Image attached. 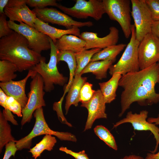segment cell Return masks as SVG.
<instances>
[{"instance_id": "obj_6", "label": "cell", "mask_w": 159, "mask_h": 159, "mask_svg": "<svg viewBox=\"0 0 159 159\" xmlns=\"http://www.w3.org/2000/svg\"><path fill=\"white\" fill-rule=\"evenodd\" d=\"M105 13L112 20L117 21L124 35L128 38L131 35V0H103Z\"/></svg>"}, {"instance_id": "obj_10", "label": "cell", "mask_w": 159, "mask_h": 159, "mask_svg": "<svg viewBox=\"0 0 159 159\" xmlns=\"http://www.w3.org/2000/svg\"><path fill=\"white\" fill-rule=\"evenodd\" d=\"M131 15L134 22L137 39L140 42L151 32L153 22L145 0H131Z\"/></svg>"}, {"instance_id": "obj_13", "label": "cell", "mask_w": 159, "mask_h": 159, "mask_svg": "<svg viewBox=\"0 0 159 159\" xmlns=\"http://www.w3.org/2000/svg\"><path fill=\"white\" fill-rule=\"evenodd\" d=\"M148 112L146 110H142L139 113H133L128 112L125 117L117 122L113 126L116 128L119 125L126 123H130L134 130L139 131L149 130L153 135L156 141L154 150L150 151L155 153L157 151L159 145V128L154 123H150L146 120Z\"/></svg>"}, {"instance_id": "obj_32", "label": "cell", "mask_w": 159, "mask_h": 159, "mask_svg": "<svg viewBox=\"0 0 159 159\" xmlns=\"http://www.w3.org/2000/svg\"><path fill=\"white\" fill-rule=\"evenodd\" d=\"M7 108L18 117H22V108L19 103L13 97L7 96L6 100Z\"/></svg>"}, {"instance_id": "obj_8", "label": "cell", "mask_w": 159, "mask_h": 159, "mask_svg": "<svg viewBox=\"0 0 159 159\" xmlns=\"http://www.w3.org/2000/svg\"><path fill=\"white\" fill-rule=\"evenodd\" d=\"M75 2L71 7H67L60 4L57 7L65 14L79 19H86L90 17L99 21L105 14L102 0H77Z\"/></svg>"}, {"instance_id": "obj_30", "label": "cell", "mask_w": 159, "mask_h": 159, "mask_svg": "<svg viewBox=\"0 0 159 159\" xmlns=\"http://www.w3.org/2000/svg\"><path fill=\"white\" fill-rule=\"evenodd\" d=\"M92 85L86 82L82 87L80 93L79 100L82 103L86 102L92 97L95 90L92 89Z\"/></svg>"}, {"instance_id": "obj_14", "label": "cell", "mask_w": 159, "mask_h": 159, "mask_svg": "<svg viewBox=\"0 0 159 159\" xmlns=\"http://www.w3.org/2000/svg\"><path fill=\"white\" fill-rule=\"evenodd\" d=\"M26 0H9L4 12L10 21L22 22L35 28L34 21L37 17L32 10L27 6Z\"/></svg>"}, {"instance_id": "obj_19", "label": "cell", "mask_w": 159, "mask_h": 159, "mask_svg": "<svg viewBox=\"0 0 159 159\" xmlns=\"http://www.w3.org/2000/svg\"><path fill=\"white\" fill-rule=\"evenodd\" d=\"M87 79V77H82L80 74L75 75L66 97L65 105L66 115L67 114L72 105L76 107L78 106L80 102L79 98L81 90L86 82Z\"/></svg>"}, {"instance_id": "obj_26", "label": "cell", "mask_w": 159, "mask_h": 159, "mask_svg": "<svg viewBox=\"0 0 159 159\" xmlns=\"http://www.w3.org/2000/svg\"><path fill=\"white\" fill-rule=\"evenodd\" d=\"M101 50V49L95 48L90 49L84 50L78 53H75L77 63L75 75L80 74L82 70L90 62L93 55Z\"/></svg>"}, {"instance_id": "obj_22", "label": "cell", "mask_w": 159, "mask_h": 159, "mask_svg": "<svg viewBox=\"0 0 159 159\" xmlns=\"http://www.w3.org/2000/svg\"><path fill=\"white\" fill-rule=\"evenodd\" d=\"M114 62L108 60L90 62L82 70L80 74L92 73L95 75L97 79L101 80L107 77V71Z\"/></svg>"}, {"instance_id": "obj_29", "label": "cell", "mask_w": 159, "mask_h": 159, "mask_svg": "<svg viewBox=\"0 0 159 159\" xmlns=\"http://www.w3.org/2000/svg\"><path fill=\"white\" fill-rule=\"evenodd\" d=\"M95 134L108 146L115 150H117V146L115 138L109 130L102 125H98L94 129Z\"/></svg>"}, {"instance_id": "obj_44", "label": "cell", "mask_w": 159, "mask_h": 159, "mask_svg": "<svg viewBox=\"0 0 159 159\" xmlns=\"http://www.w3.org/2000/svg\"><path fill=\"white\" fill-rule=\"evenodd\" d=\"M35 159V158H34V159Z\"/></svg>"}, {"instance_id": "obj_11", "label": "cell", "mask_w": 159, "mask_h": 159, "mask_svg": "<svg viewBox=\"0 0 159 159\" xmlns=\"http://www.w3.org/2000/svg\"><path fill=\"white\" fill-rule=\"evenodd\" d=\"M32 10L37 18L42 21L63 26L67 29H71L74 26L79 28L93 25V23L90 21L82 22L74 20L68 15L52 7L34 8Z\"/></svg>"}, {"instance_id": "obj_37", "label": "cell", "mask_w": 159, "mask_h": 159, "mask_svg": "<svg viewBox=\"0 0 159 159\" xmlns=\"http://www.w3.org/2000/svg\"><path fill=\"white\" fill-rule=\"evenodd\" d=\"M59 150L71 155L75 159H90L84 150L78 152H76L67 149L66 147H60L59 148Z\"/></svg>"}, {"instance_id": "obj_36", "label": "cell", "mask_w": 159, "mask_h": 159, "mask_svg": "<svg viewBox=\"0 0 159 159\" xmlns=\"http://www.w3.org/2000/svg\"><path fill=\"white\" fill-rule=\"evenodd\" d=\"M5 146V150L3 159H9L11 156H14L16 151L18 150L15 141H11Z\"/></svg>"}, {"instance_id": "obj_33", "label": "cell", "mask_w": 159, "mask_h": 159, "mask_svg": "<svg viewBox=\"0 0 159 159\" xmlns=\"http://www.w3.org/2000/svg\"><path fill=\"white\" fill-rule=\"evenodd\" d=\"M26 4L31 7L43 9L48 6L57 7L59 4L55 0H26Z\"/></svg>"}, {"instance_id": "obj_27", "label": "cell", "mask_w": 159, "mask_h": 159, "mask_svg": "<svg viewBox=\"0 0 159 159\" xmlns=\"http://www.w3.org/2000/svg\"><path fill=\"white\" fill-rule=\"evenodd\" d=\"M3 112L0 111V152L3 147L9 142L15 141L12 135L11 126L7 122Z\"/></svg>"}, {"instance_id": "obj_24", "label": "cell", "mask_w": 159, "mask_h": 159, "mask_svg": "<svg viewBox=\"0 0 159 159\" xmlns=\"http://www.w3.org/2000/svg\"><path fill=\"white\" fill-rule=\"evenodd\" d=\"M127 45L124 43L109 46L95 54L90 62L99 60H111L115 62L117 56L126 47Z\"/></svg>"}, {"instance_id": "obj_40", "label": "cell", "mask_w": 159, "mask_h": 159, "mask_svg": "<svg viewBox=\"0 0 159 159\" xmlns=\"http://www.w3.org/2000/svg\"><path fill=\"white\" fill-rule=\"evenodd\" d=\"M9 0H0V14L4 13V10Z\"/></svg>"}, {"instance_id": "obj_20", "label": "cell", "mask_w": 159, "mask_h": 159, "mask_svg": "<svg viewBox=\"0 0 159 159\" xmlns=\"http://www.w3.org/2000/svg\"><path fill=\"white\" fill-rule=\"evenodd\" d=\"M86 44L85 40L77 36L67 34L57 39L55 44L59 51L77 53L85 50Z\"/></svg>"}, {"instance_id": "obj_31", "label": "cell", "mask_w": 159, "mask_h": 159, "mask_svg": "<svg viewBox=\"0 0 159 159\" xmlns=\"http://www.w3.org/2000/svg\"><path fill=\"white\" fill-rule=\"evenodd\" d=\"M7 96L1 88H0V105L4 108L3 110V113L5 118L8 121H10L13 125H18L17 121L14 119V116L12 114L11 111L7 107L6 100Z\"/></svg>"}, {"instance_id": "obj_17", "label": "cell", "mask_w": 159, "mask_h": 159, "mask_svg": "<svg viewBox=\"0 0 159 159\" xmlns=\"http://www.w3.org/2000/svg\"><path fill=\"white\" fill-rule=\"evenodd\" d=\"M36 73L30 69L23 79L17 81L12 80L6 82H0L1 88L7 96L12 97L18 101L23 109L26 105L28 100V97L25 93L26 82L29 77Z\"/></svg>"}, {"instance_id": "obj_42", "label": "cell", "mask_w": 159, "mask_h": 159, "mask_svg": "<svg viewBox=\"0 0 159 159\" xmlns=\"http://www.w3.org/2000/svg\"><path fill=\"white\" fill-rule=\"evenodd\" d=\"M147 121L150 123H154L155 125H159V114L156 117H150L147 119Z\"/></svg>"}, {"instance_id": "obj_35", "label": "cell", "mask_w": 159, "mask_h": 159, "mask_svg": "<svg viewBox=\"0 0 159 159\" xmlns=\"http://www.w3.org/2000/svg\"><path fill=\"white\" fill-rule=\"evenodd\" d=\"M153 21H159V0H145Z\"/></svg>"}, {"instance_id": "obj_9", "label": "cell", "mask_w": 159, "mask_h": 159, "mask_svg": "<svg viewBox=\"0 0 159 159\" xmlns=\"http://www.w3.org/2000/svg\"><path fill=\"white\" fill-rule=\"evenodd\" d=\"M9 27L23 36L28 40L29 48L39 54L51 49L49 37L27 24L21 22L19 24L8 21Z\"/></svg>"}, {"instance_id": "obj_21", "label": "cell", "mask_w": 159, "mask_h": 159, "mask_svg": "<svg viewBox=\"0 0 159 159\" xmlns=\"http://www.w3.org/2000/svg\"><path fill=\"white\" fill-rule=\"evenodd\" d=\"M122 76L119 73H115L108 81L99 83L106 103H110L115 99L116 91Z\"/></svg>"}, {"instance_id": "obj_38", "label": "cell", "mask_w": 159, "mask_h": 159, "mask_svg": "<svg viewBox=\"0 0 159 159\" xmlns=\"http://www.w3.org/2000/svg\"><path fill=\"white\" fill-rule=\"evenodd\" d=\"M64 96H63L60 100L57 102H55L53 105V109L54 110L57 112V116L59 119L62 123L66 124L69 126H72V125L67 122L64 116L62 109V104Z\"/></svg>"}, {"instance_id": "obj_16", "label": "cell", "mask_w": 159, "mask_h": 159, "mask_svg": "<svg viewBox=\"0 0 159 159\" xmlns=\"http://www.w3.org/2000/svg\"><path fill=\"white\" fill-rule=\"evenodd\" d=\"M106 103L100 90H96L91 99L82 103L81 106L87 109L88 115L84 131L90 129L94 121L100 118H107Z\"/></svg>"}, {"instance_id": "obj_39", "label": "cell", "mask_w": 159, "mask_h": 159, "mask_svg": "<svg viewBox=\"0 0 159 159\" xmlns=\"http://www.w3.org/2000/svg\"><path fill=\"white\" fill-rule=\"evenodd\" d=\"M151 32L159 39V21H153Z\"/></svg>"}, {"instance_id": "obj_15", "label": "cell", "mask_w": 159, "mask_h": 159, "mask_svg": "<svg viewBox=\"0 0 159 159\" xmlns=\"http://www.w3.org/2000/svg\"><path fill=\"white\" fill-rule=\"evenodd\" d=\"M109 33L106 36L100 37L97 33L85 32L80 33L79 36L86 42L85 50L93 48L104 49L109 46L116 45L119 39V31L114 26L109 28Z\"/></svg>"}, {"instance_id": "obj_23", "label": "cell", "mask_w": 159, "mask_h": 159, "mask_svg": "<svg viewBox=\"0 0 159 159\" xmlns=\"http://www.w3.org/2000/svg\"><path fill=\"white\" fill-rule=\"evenodd\" d=\"M74 53L70 51L58 50L57 53V63L61 61L65 62L69 70V78L68 83L65 87L64 93L68 92L75 75L77 63Z\"/></svg>"}, {"instance_id": "obj_12", "label": "cell", "mask_w": 159, "mask_h": 159, "mask_svg": "<svg viewBox=\"0 0 159 159\" xmlns=\"http://www.w3.org/2000/svg\"><path fill=\"white\" fill-rule=\"evenodd\" d=\"M140 70L159 62V39L151 32L140 42L138 49Z\"/></svg>"}, {"instance_id": "obj_43", "label": "cell", "mask_w": 159, "mask_h": 159, "mask_svg": "<svg viewBox=\"0 0 159 159\" xmlns=\"http://www.w3.org/2000/svg\"><path fill=\"white\" fill-rule=\"evenodd\" d=\"M120 159H145L142 157L135 155H126Z\"/></svg>"}, {"instance_id": "obj_34", "label": "cell", "mask_w": 159, "mask_h": 159, "mask_svg": "<svg viewBox=\"0 0 159 159\" xmlns=\"http://www.w3.org/2000/svg\"><path fill=\"white\" fill-rule=\"evenodd\" d=\"M5 13L0 14V38L11 34L14 31L9 26Z\"/></svg>"}, {"instance_id": "obj_2", "label": "cell", "mask_w": 159, "mask_h": 159, "mask_svg": "<svg viewBox=\"0 0 159 159\" xmlns=\"http://www.w3.org/2000/svg\"><path fill=\"white\" fill-rule=\"evenodd\" d=\"M42 57L41 54L29 48L28 42L23 36L14 31L0 38V60L11 62L20 72L32 69Z\"/></svg>"}, {"instance_id": "obj_4", "label": "cell", "mask_w": 159, "mask_h": 159, "mask_svg": "<svg viewBox=\"0 0 159 159\" xmlns=\"http://www.w3.org/2000/svg\"><path fill=\"white\" fill-rule=\"evenodd\" d=\"M33 115L35 118V122L31 131L27 136L15 141L18 150L29 149L32 145V139L43 135H54L61 140L76 142L77 139L75 136L70 133L54 131L49 127L45 119L42 107L36 110Z\"/></svg>"}, {"instance_id": "obj_25", "label": "cell", "mask_w": 159, "mask_h": 159, "mask_svg": "<svg viewBox=\"0 0 159 159\" xmlns=\"http://www.w3.org/2000/svg\"><path fill=\"white\" fill-rule=\"evenodd\" d=\"M57 142L54 137L51 135H46L39 143L30 149L29 152L31 153L32 157L36 159L40 156L41 154L44 150L51 151Z\"/></svg>"}, {"instance_id": "obj_28", "label": "cell", "mask_w": 159, "mask_h": 159, "mask_svg": "<svg viewBox=\"0 0 159 159\" xmlns=\"http://www.w3.org/2000/svg\"><path fill=\"white\" fill-rule=\"evenodd\" d=\"M17 71L16 66L11 62L5 60H0L1 82H6L15 79L17 75L14 73Z\"/></svg>"}, {"instance_id": "obj_5", "label": "cell", "mask_w": 159, "mask_h": 159, "mask_svg": "<svg viewBox=\"0 0 159 159\" xmlns=\"http://www.w3.org/2000/svg\"><path fill=\"white\" fill-rule=\"evenodd\" d=\"M140 43L136 38L135 26L132 24L130 42L118 62L115 64L112 65L109 68V73L110 75L118 73L123 75L140 70L138 54Z\"/></svg>"}, {"instance_id": "obj_7", "label": "cell", "mask_w": 159, "mask_h": 159, "mask_svg": "<svg viewBox=\"0 0 159 159\" xmlns=\"http://www.w3.org/2000/svg\"><path fill=\"white\" fill-rule=\"evenodd\" d=\"M31 77L32 80L30 83V91L28 94V102L22 110V126L30 122L36 110L46 106L44 98L45 94L44 83L42 77L36 73Z\"/></svg>"}, {"instance_id": "obj_3", "label": "cell", "mask_w": 159, "mask_h": 159, "mask_svg": "<svg viewBox=\"0 0 159 159\" xmlns=\"http://www.w3.org/2000/svg\"><path fill=\"white\" fill-rule=\"evenodd\" d=\"M51 45L50 58L46 63V58L42 56L39 63L32 69L42 77L44 83V90L50 92L54 89V85L64 86L67 82L68 78L59 71L57 67V53L58 49L51 39L49 37Z\"/></svg>"}, {"instance_id": "obj_41", "label": "cell", "mask_w": 159, "mask_h": 159, "mask_svg": "<svg viewBox=\"0 0 159 159\" xmlns=\"http://www.w3.org/2000/svg\"><path fill=\"white\" fill-rule=\"evenodd\" d=\"M145 159H159V151L157 153H148Z\"/></svg>"}, {"instance_id": "obj_1", "label": "cell", "mask_w": 159, "mask_h": 159, "mask_svg": "<svg viewBox=\"0 0 159 159\" xmlns=\"http://www.w3.org/2000/svg\"><path fill=\"white\" fill-rule=\"evenodd\" d=\"M159 83V62L146 68L122 75L119 85L123 89L121 95V117L133 102L141 106L151 105L159 102V93L155 87Z\"/></svg>"}, {"instance_id": "obj_18", "label": "cell", "mask_w": 159, "mask_h": 159, "mask_svg": "<svg viewBox=\"0 0 159 159\" xmlns=\"http://www.w3.org/2000/svg\"><path fill=\"white\" fill-rule=\"evenodd\" d=\"M35 28L39 32H42L50 38L55 44L57 40L62 36L73 34L79 37L80 34L79 28L73 26L70 29H62L57 28L41 21L37 18L34 21Z\"/></svg>"}]
</instances>
